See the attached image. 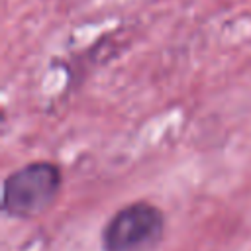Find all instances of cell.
I'll list each match as a JSON object with an SVG mask.
<instances>
[{"label":"cell","instance_id":"7a4b0ae2","mask_svg":"<svg viewBox=\"0 0 251 251\" xmlns=\"http://www.w3.org/2000/svg\"><path fill=\"white\" fill-rule=\"evenodd\" d=\"M165 237V214L147 200L114 212L102 227V251H155Z\"/></svg>","mask_w":251,"mask_h":251},{"label":"cell","instance_id":"6da1fadb","mask_svg":"<svg viewBox=\"0 0 251 251\" xmlns=\"http://www.w3.org/2000/svg\"><path fill=\"white\" fill-rule=\"evenodd\" d=\"M61 169L49 161H33L4 178L2 212L10 218L27 220L45 212L59 196Z\"/></svg>","mask_w":251,"mask_h":251}]
</instances>
